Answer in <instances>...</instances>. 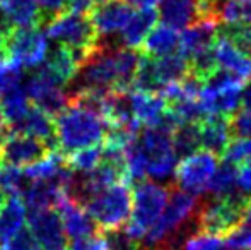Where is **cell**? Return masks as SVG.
<instances>
[{
    "mask_svg": "<svg viewBox=\"0 0 251 250\" xmlns=\"http://www.w3.org/2000/svg\"><path fill=\"white\" fill-rule=\"evenodd\" d=\"M55 118L56 147L65 156L86 147L100 146L108 132L104 118L75 100H70L69 107Z\"/></svg>",
    "mask_w": 251,
    "mask_h": 250,
    "instance_id": "obj_1",
    "label": "cell"
},
{
    "mask_svg": "<svg viewBox=\"0 0 251 250\" xmlns=\"http://www.w3.org/2000/svg\"><path fill=\"white\" fill-rule=\"evenodd\" d=\"M169 190L161 184L140 182L132 194V213L123 231L133 242H142L164 213Z\"/></svg>",
    "mask_w": 251,
    "mask_h": 250,
    "instance_id": "obj_2",
    "label": "cell"
},
{
    "mask_svg": "<svg viewBox=\"0 0 251 250\" xmlns=\"http://www.w3.org/2000/svg\"><path fill=\"white\" fill-rule=\"evenodd\" d=\"M250 197L243 192H234L226 197H212L195 214L199 231L210 235H229L245 221Z\"/></svg>",
    "mask_w": 251,
    "mask_h": 250,
    "instance_id": "obj_3",
    "label": "cell"
},
{
    "mask_svg": "<svg viewBox=\"0 0 251 250\" xmlns=\"http://www.w3.org/2000/svg\"><path fill=\"white\" fill-rule=\"evenodd\" d=\"M101 231L122 230L132 213V190L128 182H118L94 194L84 206Z\"/></svg>",
    "mask_w": 251,
    "mask_h": 250,
    "instance_id": "obj_4",
    "label": "cell"
},
{
    "mask_svg": "<svg viewBox=\"0 0 251 250\" xmlns=\"http://www.w3.org/2000/svg\"><path fill=\"white\" fill-rule=\"evenodd\" d=\"M245 81L226 70L217 69L208 79H205L200 91V108L203 117L207 115H222L232 117L241 107Z\"/></svg>",
    "mask_w": 251,
    "mask_h": 250,
    "instance_id": "obj_5",
    "label": "cell"
},
{
    "mask_svg": "<svg viewBox=\"0 0 251 250\" xmlns=\"http://www.w3.org/2000/svg\"><path fill=\"white\" fill-rule=\"evenodd\" d=\"M47 36L53 41H58L60 45L72 48L79 57L80 65L100 41L89 17L84 14L72 12V10L62 14L48 24Z\"/></svg>",
    "mask_w": 251,
    "mask_h": 250,
    "instance_id": "obj_6",
    "label": "cell"
},
{
    "mask_svg": "<svg viewBox=\"0 0 251 250\" xmlns=\"http://www.w3.org/2000/svg\"><path fill=\"white\" fill-rule=\"evenodd\" d=\"M197 209H199V202L195 195L183 190H173L169 194L162 216L144 238L146 244L152 249H157L166 240H171L175 235L179 233L181 226H185L195 216Z\"/></svg>",
    "mask_w": 251,
    "mask_h": 250,
    "instance_id": "obj_7",
    "label": "cell"
},
{
    "mask_svg": "<svg viewBox=\"0 0 251 250\" xmlns=\"http://www.w3.org/2000/svg\"><path fill=\"white\" fill-rule=\"evenodd\" d=\"M137 144L147 160V177L162 182L175 175L178 154L173 144V134L161 129H147L137 136Z\"/></svg>",
    "mask_w": 251,
    "mask_h": 250,
    "instance_id": "obj_8",
    "label": "cell"
},
{
    "mask_svg": "<svg viewBox=\"0 0 251 250\" xmlns=\"http://www.w3.org/2000/svg\"><path fill=\"white\" fill-rule=\"evenodd\" d=\"M219 167L217 154L207 149H199L183 156L175 168V180L179 190L192 195H201L208 190L210 180Z\"/></svg>",
    "mask_w": 251,
    "mask_h": 250,
    "instance_id": "obj_9",
    "label": "cell"
},
{
    "mask_svg": "<svg viewBox=\"0 0 251 250\" xmlns=\"http://www.w3.org/2000/svg\"><path fill=\"white\" fill-rule=\"evenodd\" d=\"M50 38L41 26L33 28H14L7 38V50L10 60L19 63L23 69H38L47 60L50 50Z\"/></svg>",
    "mask_w": 251,
    "mask_h": 250,
    "instance_id": "obj_10",
    "label": "cell"
},
{
    "mask_svg": "<svg viewBox=\"0 0 251 250\" xmlns=\"http://www.w3.org/2000/svg\"><path fill=\"white\" fill-rule=\"evenodd\" d=\"M50 151V146L45 140L7 130L0 139V163L5 167L26 168L43 160Z\"/></svg>",
    "mask_w": 251,
    "mask_h": 250,
    "instance_id": "obj_11",
    "label": "cell"
},
{
    "mask_svg": "<svg viewBox=\"0 0 251 250\" xmlns=\"http://www.w3.org/2000/svg\"><path fill=\"white\" fill-rule=\"evenodd\" d=\"M27 226L40 249L55 250L65 247V230H63L62 218L55 209L31 211L27 218Z\"/></svg>",
    "mask_w": 251,
    "mask_h": 250,
    "instance_id": "obj_12",
    "label": "cell"
},
{
    "mask_svg": "<svg viewBox=\"0 0 251 250\" xmlns=\"http://www.w3.org/2000/svg\"><path fill=\"white\" fill-rule=\"evenodd\" d=\"M217 29L219 23L215 19H197L179 34L178 54L188 62L208 54L217 36Z\"/></svg>",
    "mask_w": 251,
    "mask_h": 250,
    "instance_id": "obj_13",
    "label": "cell"
},
{
    "mask_svg": "<svg viewBox=\"0 0 251 250\" xmlns=\"http://www.w3.org/2000/svg\"><path fill=\"white\" fill-rule=\"evenodd\" d=\"M89 14L98 38L106 40L123 29V26L128 23L130 16L133 14V9L126 5L123 0H100Z\"/></svg>",
    "mask_w": 251,
    "mask_h": 250,
    "instance_id": "obj_14",
    "label": "cell"
},
{
    "mask_svg": "<svg viewBox=\"0 0 251 250\" xmlns=\"http://www.w3.org/2000/svg\"><path fill=\"white\" fill-rule=\"evenodd\" d=\"M212 55L217 69L226 70L241 81L251 79V57L219 33L212 45Z\"/></svg>",
    "mask_w": 251,
    "mask_h": 250,
    "instance_id": "obj_15",
    "label": "cell"
},
{
    "mask_svg": "<svg viewBox=\"0 0 251 250\" xmlns=\"http://www.w3.org/2000/svg\"><path fill=\"white\" fill-rule=\"evenodd\" d=\"M128 94L133 117L139 122V125L155 129L162 124L166 113H168V103L161 94L140 89H130Z\"/></svg>",
    "mask_w": 251,
    "mask_h": 250,
    "instance_id": "obj_16",
    "label": "cell"
},
{
    "mask_svg": "<svg viewBox=\"0 0 251 250\" xmlns=\"http://www.w3.org/2000/svg\"><path fill=\"white\" fill-rule=\"evenodd\" d=\"M9 132H19L26 134V136L36 137L41 139L50 146V149H58L56 147V137H55V122L53 117L48 113H45L43 110H40L38 107L31 105L29 110L26 111V115L23 117V120H19L17 124L7 127Z\"/></svg>",
    "mask_w": 251,
    "mask_h": 250,
    "instance_id": "obj_17",
    "label": "cell"
},
{
    "mask_svg": "<svg viewBox=\"0 0 251 250\" xmlns=\"http://www.w3.org/2000/svg\"><path fill=\"white\" fill-rule=\"evenodd\" d=\"M200 147L222 156L226 146L231 140V117L207 115L199 122Z\"/></svg>",
    "mask_w": 251,
    "mask_h": 250,
    "instance_id": "obj_18",
    "label": "cell"
},
{
    "mask_svg": "<svg viewBox=\"0 0 251 250\" xmlns=\"http://www.w3.org/2000/svg\"><path fill=\"white\" fill-rule=\"evenodd\" d=\"M157 21H159L157 9L133 10L128 23L120 31V43H122V47L132 48V50L142 48L147 34H149L152 28L157 24Z\"/></svg>",
    "mask_w": 251,
    "mask_h": 250,
    "instance_id": "obj_19",
    "label": "cell"
},
{
    "mask_svg": "<svg viewBox=\"0 0 251 250\" xmlns=\"http://www.w3.org/2000/svg\"><path fill=\"white\" fill-rule=\"evenodd\" d=\"M157 12L161 23L175 28L176 31H183L197 21L199 0H162Z\"/></svg>",
    "mask_w": 251,
    "mask_h": 250,
    "instance_id": "obj_20",
    "label": "cell"
},
{
    "mask_svg": "<svg viewBox=\"0 0 251 250\" xmlns=\"http://www.w3.org/2000/svg\"><path fill=\"white\" fill-rule=\"evenodd\" d=\"M26 223V206L21 197L9 195L0 209V249H3Z\"/></svg>",
    "mask_w": 251,
    "mask_h": 250,
    "instance_id": "obj_21",
    "label": "cell"
},
{
    "mask_svg": "<svg viewBox=\"0 0 251 250\" xmlns=\"http://www.w3.org/2000/svg\"><path fill=\"white\" fill-rule=\"evenodd\" d=\"M179 43V33L175 28L168 26L164 23L155 24L147 34L146 41L142 45L144 55L152 58L166 57V55L176 54V48Z\"/></svg>",
    "mask_w": 251,
    "mask_h": 250,
    "instance_id": "obj_22",
    "label": "cell"
},
{
    "mask_svg": "<svg viewBox=\"0 0 251 250\" xmlns=\"http://www.w3.org/2000/svg\"><path fill=\"white\" fill-rule=\"evenodd\" d=\"M0 14L14 28L41 26L36 0H0Z\"/></svg>",
    "mask_w": 251,
    "mask_h": 250,
    "instance_id": "obj_23",
    "label": "cell"
},
{
    "mask_svg": "<svg viewBox=\"0 0 251 250\" xmlns=\"http://www.w3.org/2000/svg\"><path fill=\"white\" fill-rule=\"evenodd\" d=\"M43 63H47L48 67L56 74V76L62 79V83L70 84L75 77L77 70L80 67V62L77 58L75 52L72 48L65 47V45H58L53 50H48L47 60Z\"/></svg>",
    "mask_w": 251,
    "mask_h": 250,
    "instance_id": "obj_24",
    "label": "cell"
},
{
    "mask_svg": "<svg viewBox=\"0 0 251 250\" xmlns=\"http://www.w3.org/2000/svg\"><path fill=\"white\" fill-rule=\"evenodd\" d=\"M62 190L63 189H60L53 182L36 180V182H31L29 189L24 192V195L21 199H23L26 209L29 211L53 209L56 202V197L60 195Z\"/></svg>",
    "mask_w": 251,
    "mask_h": 250,
    "instance_id": "obj_25",
    "label": "cell"
},
{
    "mask_svg": "<svg viewBox=\"0 0 251 250\" xmlns=\"http://www.w3.org/2000/svg\"><path fill=\"white\" fill-rule=\"evenodd\" d=\"M0 98H2L0 108L3 111L7 127L23 120L26 111L29 110V98H27L26 91H24V81L7 87V91Z\"/></svg>",
    "mask_w": 251,
    "mask_h": 250,
    "instance_id": "obj_26",
    "label": "cell"
},
{
    "mask_svg": "<svg viewBox=\"0 0 251 250\" xmlns=\"http://www.w3.org/2000/svg\"><path fill=\"white\" fill-rule=\"evenodd\" d=\"M215 17L224 26L251 23V0H221Z\"/></svg>",
    "mask_w": 251,
    "mask_h": 250,
    "instance_id": "obj_27",
    "label": "cell"
},
{
    "mask_svg": "<svg viewBox=\"0 0 251 250\" xmlns=\"http://www.w3.org/2000/svg\"><path fill=\"white\" fill-rule=\"evenodd\" d=\"M208 190H210V194L214 197H226L238 192V168L234 165L224 161L215 170L210 185H208Z\"/></svg>",
    "mask_w": 251,
    "mask_h": 250,
    "instance_id": "obj_28",
    "label": "cell"
},
{
    "mask_svg": "<svg viewBox=\"0 0 251 250\" xmlns=\"http://www.w3.org/2000/svg\"><path fill=\"white\" fill-rule=\"evenodd\" d=\"M173 144L178 156H186L195 151L201 149L200 147V129L199 122H185L176 127L173 132Z\"/></svg>",
    "mask_w": 251,
    "mask_h": 250,
    "instance_id": "obj_29",
    "label": "cell"
},
{
    "mask_svg": "<svg viewBox=\"0 0 251 250\" xmlns=\"http://www.w3.org/2000/svg\"><path fill=\"white\" fill-rule=\"evenodd\" d=\"M67 161L75 173H91L102 163V146L100 144V146L80 149L67 156Z\"/></svg>",
    "mask_w": 251,
    "mask_h": 250,
    "instance_id": "obj_30",
    "label": "cell"
},
{
    "mask_svg": "<svg viewBox=\"0 0 251 250\" xmlns=\"http://www.w3.org/2000/svg\"><path fill=\"white\" fill-rule=\"evenodd\" d=\"M31 180L26 177L24 170L16 167H5L2 168L0 175V189L5 192V195L23 197L24 192L29 189Z\"/></svg>",
    "mask_w": 251,
    "mask_h": 250,
    "instance_id": "obj_31",
    "label": "cell"
},
{
    "mask_svg": "<svg viewBox=\"0 0 251 250\" xmlns=\"http://www.w3.org/2000/svg\"><path fill=\"white\" fill-rule=\"evenodd\" d=\"M224 161L231 165H243L251 160V136L245 137H231L229 144L222 153Z\"/></svg>",
    "mask_w": 251,
    "mask_h": 250,
    "instance_id": "obj_32",
    "label": "cell"
},
{
    "mask_svg": "<svg viewBox=\"0 0 251 250\" xmlns=\"http://www.w3.org/2000/svg\"><path fill=\"white\" fill-rule=\"evenodd\" d=\"M219 34L231 40L238 48L243 52H251V23L245 24H232V26H224L222 29H217Z\"/></svg>",
    "mask_w": 251,
    "mask_h": 250,
    "instance_id": "obj_33",
    "label": "cell"
},
{
    "mask_svg": "<svg viewBox=\"0 0 251 250\" xmlns=\"http://www.w3.org/2000/svg\"><path fill=\"white\" fill-rule=\"evenodd\" d=\"M224 250H251V221H243L224 240Z\"/></svg>",
    "mask_w": 251,
    "mask_h": 250,
    "instance_id": "obj_34",
    "label": "cell"
},
{
    "mask_svg": "<svg viewBox=\"0 0 251 250\" xmlns=\"http://www.w3.org/2000/svg\"><path fill=\"white\" fill-rule=\"evenodd\" d=\"M222 249H224L222 237L203 233V231L190 235L185 240V245H183V250H222Z\"/></svg>",
    "mask_w": 251,
    "mask_h": 250,
    "instance_id": "obj_35",
    "label": "cell"
},
{
    "mask_svg": "<svg viewBox=\"0 0 251 250\" xmlns=\"http://www.w3.org/2000/svg\"><path fill=\"white\" fill-rule=\"evenodd\" d=\"M36 3L38 9H40L41 26H45V24L48 26L56 17L69 12L70 0H36Z\"/></svg>",
    "mask_w": 251,
    "mask_h": 250,
    "instance_id": "obj_36",
    "label": "cell"
},
{
    "mask_svg": "<svg viewBox=\"0 0 251 250\" xmlns=\"http://www.w3.org/2000/svg\"><path fill=\"white\" fill-rule=\"evenodd\" d=\"M2 250H40V245L36 244L31 231L27 228H23Z\"/></svg>",
    "mask_w": 251,
    "mask_h": 250,
    "instance_id": "obj_37",
    "label": "cell"
},
{
    "mask_svg": "<svg viewBox=\"0 0 251 250\" xmlns=\"http://www.w3.org/2000/svg\"><path fill=\"white\" fill-rule=\"evenodd\" d=\"M69 250H109L108 242L102 231L93 235V237L80 238V240H72Z\"/></svg>",
    "mask_w": 251,
    "mask_h": 250,
    "instance_id": "obj_38",
    "label": "cell"
},
{
    "mask_svg": "<svg viewBox=\"0 0 251 250\" xmlns=\"http://www.w3.org/2000/svg\"><path fill=\"white\" fill-rule=\"evenodd\" d=\"M231 132L236 136H251V110H241L231 117Z\"/></svg>",
    "mask_w": 251,
    "mask_h": 250,
    "instance_id": "obj_39",
    "label": "cell"
},
{
    "mask_svg": "<svg viewBox=\"0 0 251 250\" xmlns=\"http://www.w3.org/2000/svg\"><path fill=\"white\" fill-rule=\"evenodd\" d=\"M238 189L246 195L251 194V160L243 163L238 170Z\"/></svg>",
    "mask_w": 251,
    "mask_h": 250,
    "instance_id": "obj_40",
    "label": "cell"
},
{
    "mask_svg": "<svg viewBox=\"0 0 251 250\" xmlns=\"http://www.w3.org/2000/svg\"><path fill=\"white\" fill-rule=\"evenodd\" d=\"M98 2H100V0H70L69 10L86 16V14H89L91 10L94 9V5H96Z\"/></svg>",
    "mask_w": 251,
    "mask_h": 250,
    "instance_id": "obj_41",
    "label": "cell"
},
{
    "mask_svg": "<svg viewBox=\"0 0 251 250\" xmlns=\"http://www.w3.org/2000/svg\"><path fill=\"white\" fill-rule=\"evenodd\" d=\"M126 5H130L133 10H140V9H155L162 0H123Z\"/></svg>",
    "mask_w": 251,
    "mask_h": 250,
    "instance_id": "obj_42",
    "label": "cell"
},
{
    "mask_svg": "<svg viewBox=\"0 0 251 250\" xmlns=\"http://www.w3.org/2000/svg\"><path fill=\"white\" fill-rule=\"evenodd\" d=\"M241 107H243V110H251V83L246 89H243Z\"/></svg>",
    "mask_w": 251,
    "mask_h": 250,
    "instance_id": "obj_43",
    "label": "cell"
},
{
    "mask_svg": "<svg viewBox=\"0 0 251 250\" xmlns=\"http://www.w3.org/2000/svg\"><path fill=\"white\" fill-rule=\"evenodd\" d=\"M7 132V122H5V117H3V111L0 108V136Z\"/></svg>",
    "mask_w": 251,
    "mask_h": 250,
    "instance_id": "obj_44",
    "label": "cell"
},
{
    "mask_svg": "<svg viewBox=\"0 0 251 250\" xmlns=\"http://www.w3.org/2000/svg\"><path fill=\"white\" fill-rule=\"evenodd\" d=\"M245 220H246V221H251V199H250V202H248V207H246Z\"/></svg>",
    "mask_w": 251,
    "mask_h": 250,
    "instance_id": "obj_45",
    "label": "cell"
},
{
    "mask_svg": "<svg viewBox=\"0 0 251 250\" xmlns=\"http://www.w3.org/2000/svg\"><path fill=\"white\" fill-rule=\"evenodd\" d=\"M3 202H5V192H3V190L0 189V209H2Z\"/></svg>",
    "mask_w": 251,
    "mask_h": 250,
    "instance_id": "obj_46",
    "label": "cell"
},
{
    "mask_svg": "<svg viewBox=\"0 0 251 250\" xmlns=\"http://www.w3.org/2000/svg\"><path fill=\"white\" fill-rule=\"evenodd\" d=\"M0 175H2V163H0Z\"/></svg>",
    "mask_w": 251,
    "mask_h": 250,
    "instance_id": "obj_47",
    "label": "cell"
},
{
    "mask_svg": "<svg viewBox=\"0 0 251 250\" xmlns=\"http://www.w3.org/2000/svg\"><path fill=\"white\" fill-rule=\"evenodd\" d=\"M0 250H2V249H0Z\"/></svg>",
    "mask_w": 251,
    "mask_h": 250,
    "instance_id": "obj_48",
    "label": "cell"
}]
</instances>
